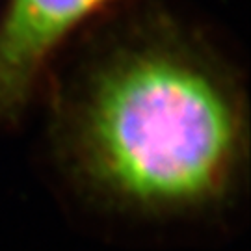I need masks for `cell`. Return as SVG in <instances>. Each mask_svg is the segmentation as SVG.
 <instances>
[{
	"instance_id": "obj_1",
	"label": "cell",
	"mask_w": 251,
	"mask_h": 251,
	"mask_svg": "<svg viewBox=\"0 0 251 251\" xmlns=\"http://www.w3.org/2000/svg\"><path fill=\"white\" fill-rule=\"evenodd\" d=\"M75 184L108 214L194 224L233 203L246 116L231 75L194 37L156 21L91 58L60 114Z\"/></svg>"
},
{
	"instance_id": "obj_2",
	"label": "cell",
	"mask_w": 251,
	"mask_h": 251,
	"mask_svg": "<svg viewBox=\"0 0 251 251\" xmlns=\"http://www.w3.org/2000/svg\"><path fill=\"white\" fill-rule=\"evenodd\" d=\"M117 0H6L0 13V123L15 121L76 28Z\"/></svg>"
}]
</instances>
